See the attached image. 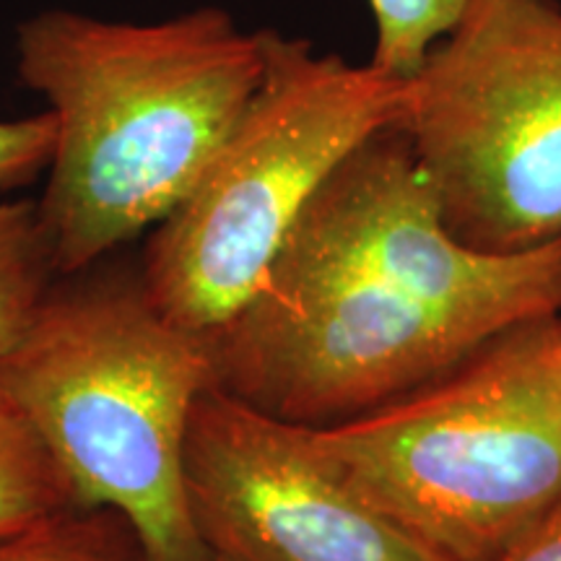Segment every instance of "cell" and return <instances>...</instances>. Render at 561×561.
<instances>
[{"instance_id": "cell-13", "label": "cell", "mask_w": 561, "mask_h": 561, "mask_svg": "<svg viewBox=\"0 0 561 561\" xmlns=\"http://www.w3.org/2000/svg\"><path fill=\"white\" fill-rule=\"evenodd\" d=\"M491 561H561V496Z\"/></svg>"}, {"instance_id": "cell-4", "label": "cell", "mask_w": 561, "mask_h": 561, "mask_svg": "<svg viewBox=\"0 0 561 561\" xmlns=\"http://www.w3.org/2000/svg\"><path fill=\"white\" fill-rule=\"evenodd\" d=\"M369 504L445 561H491L561 496V314L450 375L333 426H307Z\"/></svg>"}, {"instance_id": "cell-2", "label": "cell", "mask_w": 561, "mask_h": 561, "mask_svg": "<svg viewBox=\"0 0 561 561\" xmlns=\"http://www.w3.org/2000/svg\"><path fill=\"white\" fill-rule=\"evenodd\" d=\"M16 66L55 121L37 221L55 276H79L191 193L265 73V30L221 9L157 24L45 11Z\"/></svg>"}, {"instance_id": "cell-10", "label": "cell", "mask_w": 561, "mask_h": 561, "mask_svg": "<svg viewBox=\"0 0 561 561\" xmlns=\"http://www.w3.org/2000/svg\"><path fill=\"white\" fill-rule=\"evenodd\" d=\"M55 276L30 201H0V362L24 335Z\"/></svg>"}, {"instance_id": "cell-5", "label": "cell", "mask_w": 561, "mask_h": 561, "mask_svg": "<svg viewBox=\"0 0 561 561\" xmlns=\"http://www.w3.org/2000/svg\"><path fill=\"white\" fill-rule=\"evenodd\" d=\"M403 81L265 30V73L180 206L149 231L140 284L187 331L248 305L320 185L401 123Z\"/></svg>"}, {"instance_id": "cell-8", "label": "cell", "mask_w": 561, "mask_h": 561, "mask_svg": "<svg viewBox=\"0 0 561 561\" xmlns=\"http://www.w3.org/2000/svg\"><path fill=\"white\" fill-rule=\"evenodd\" d=\"M0 561H151L130 523L115 510L81 507L39 517L0 536Z\"/></svg>"}, {"instance_id": "cell-11", "label": "cell", "mask_w": 561, "mask_h": 561, "mask_svg": "<svg viewBox=\"0 0 561 561\" xmlns=\"http://www.w3.org/2000/svg\"><path fill=\"white\" fill-rule=\"evenodd\" d=\"M375 21L369 62L405 81L471 0H367Z\"/></svg>"}, {"instance_id": "cell-12", "label": "cell", "mask_w": 561, "mask_h": 561, "mask_svg": "<svg viewBox=\"0 0 561 561\" xmlns=\"http://www.w3.org/2000/svg\"><path fill=\"white\" fill-rule=\"evenodd\" d=\"M55 146V121L50 112L0 121V195L30 185L47 172Z\"/></svg>"}, {"instance_id": "cell-9", "label": "cell", "mask_w": 561, "mask_h": 561, "mask_svg": "<svg viewBox=\"0 0 561 561\" xmlns=\"http://www.w3.org/2000/svg\"><path fill=\"white\" fill-rule=\"evenodd\" d=\"M76 504L66 476L0 396V536Z\"/></svg>"}, {"instance_id": "cell-3", "label": "cell", "mask_w": 561, "mask_h": 561, "mask_svg": "<svg viewBox=\"0 0 561 561\" xmlns=\"http://www.w3.org/2000/svg\"><path fill=\"white\" fill-rule=\"evenodd\" d=\"M216 385L206 335L140 278L50 289L0 362V396L30 424L81 507L115 510L151 561H206L185 489L195 403Z\"/></svg>"}, {"instance_id": "cell-6", "label": "cell", "mask_w": 561, "mask_h": 561, "mask_svg": "<svg viewBox=\"0 0 561 561\" xmlns=\"http://www.w3.org/2000/svg\"><path fill=\"white\" fill-rule=\"evenodd\" d=\"M398 128L458 240H559L561 0H471L403 81Z\"/></svg>"}, {"instance_id": "cell-14", "label": "cell", "mask_w": 561, "mask_h": 561, "mask_svg": "<svg viewBox=\"0 0 561 561\" xmlns=\"http://www.w3.org/2000/svg\"><path fill=\"white\" fill-rule=\"evenodd\" d=\"M206 561H227V559H219V557H214V553H210V559H206Z\"/></svg>"}, {"instance_id": "cell-7", "label": "cell", "mask_w": 561, "mask_h": 561, "mask_svg": "<svg viewBox=\"0 0 561 561\" xmlns=\"http://www.w3.org/2000/svg\"><path fill=\"white\" fill-rule=\"evenodd\" d=\"M195 528L227 561H445L369 504L307 426L210 385L185 442Z\"/></svg>"}, {"instance_id": "cell-1", "label": "cell", "mask_w": 561, "mask_h": 561, "mask_svg": "<svg viewBox=\"0 0 561 561\" xmlns=\"http://www.w3.org/2000/svg\"><path fill=\"white\" fill-rule=\"evenodd\" d=\"M561 314V237L476 250L453 234L390 125L320 185L248 305L208 335L216 385L301 426L411 396L528 322Z\"/></svg>"}]
</instances>
